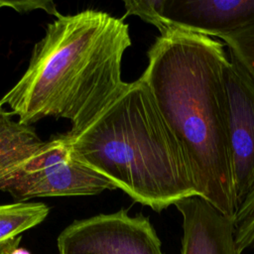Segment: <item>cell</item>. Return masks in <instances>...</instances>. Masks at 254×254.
<instances>
[{"label":"cell","mask_w":254,"mask_h":254,"mask_svg":"<svg viewBox=\"0 0 254 254\" xmlns=\"http://www.w3.org/2000/svg\"><path fill=\"white\" fill-rule=\"evenodd\" d=\"M65 135L81 162L155 211L199 195L188 157L141 77L84 130Z\"/></svg>","instance_id":"obj_3"},{"label":"cell","mask_w":254,"mask_h":254,"mask_svg":"<svg viewBox=\"0 0 254 254\" xmlns=\"http://www.w3.org/2000/svg\"><path fill=\"white\" fill-rule=\"evenodd\" d=\"M21 236L0 242V254H30L29 251L20 247Z\"/></svg>","instance_id":"obj_13"},{"label":"cell","mask_w":254,"mask_h":254,"mask_svg":"<svg viewBox=\"0 0 254 254\" xmlns=\"http://www.w3.org/2000/svg\"><path fill=\"white\" fill-rule=\"evenodd\" d=\"M60 254H164L148 217L121 209L75 220L58 237Z\"/></svg>","instance_id":"obj_6"},{"label":"cell","mask_w":254,"mask_h":254,"mask_svg":"<svg viewBox=\"0 0 254 254\" xmlns=\"http://www.w3.org/2000/svg\"><path fill=\"white\" fill-rule=\"evenodd\" d=\"M130 45L123 19L96 10L61 14L48 25L26 72L0 105H9L27 126L47 116L68 119L66 134L75 135L127 86L121 62Z\"/></svg>","instance_id":"obj_2"},{"label":"cell","mask_w":254,"mask_h":254,"mask_svg":"<svg viewBox=\"0 0 254 254\" xmlns=\"http://www.w3.org/2000/svg\"><path fill=\"white\" fill-rule=\"evenodd\" d=\"M227 53L224 84L237 210L254 190V79L234 55Z\"/></svg>","instance_id":"obj_7"},{"label":"cell","mask_w":254,"mask_h":254,"mask_svg":"<svg viewBox=\"0 0 254 254\" xmlns=\"http://www.w3.org/2000/svg\"><path fill=\"white\" fill-rule=\"evenodd\" d=\"M10 114H11L10 112H7V111L3 108V106L0 105V124H1L2 121H3L7 116H9Z\"/></svg>","instance_id":"obj_14"},{"label":"cell","mask_w":254,"mask_h":254,"mask_svg":"<svg viewBox=\"0 0 254 254\" xmlns=\"http://www.w3.org/2000/svg\"><path fill=\"white\" fill-rule=\"evenodd\" d=\"M42 202H15L0 205V242L21 236V233L40 224L49 214Z\"/></svg>","instance_id":"obj_9"},{"label":"cell","mask_w":254,"mask_h":254,"mask_svg":"<svg viewBox=\"0 0 254 254\" xmlns=\"http://www.w3.org/2000/svg\"><path fill=\"white\" fill-rule=\"evenodd\" d=\"M234 222L235 240L240 252L254 247V190L236 210Z\"/></svg>","instance_id":"obj_11"},{"label":"cell","mask_w":254,"mask_h":254,"mask_svg":"<svg viewBox=\"0 0 254 254\" xmlns=\"http://www.w3.org/2000/svg\"><path fill=\"white\" fill-rule=\"evenodd\" d=\"M225 44L183 29L161 33L141 78L190 162L199 195L234 218Z\"/></svg>","instance_id":"obj_1"},{"label":"cell","mask_w":254,"mask_h":254,"mask_svg":"<svg viewBox=\"0 0 254 254\" xmlns=\"http://www.w3.org/2000/svg\"><path fill=\"white\" fill-rule=\"evenodd\" d=\"M227 50L244 65L254 79V23L235 32L221 35Z\"/></svg>","instance_id":"obj_10"},{"label":"cell","mask_w":254,"mask_h":254,"mask_svg":"<svg viewBox=\"0 0 254 254\" xmlns=\"http://www.w3.org/2000/svg\"><path fill=\"white\" fill-rule=\"evenodd\" d=\"M124 5L126 15L139 16L161 33L177 28L218 38L254 23V0H147Z\"/></svg>","instance_id":"obj_5"},{"label":"cell","mask_w":254,"mask_h":254,"mask_svg":"<svg viewBox=\"0 0 254 254\" xmlns=\"http://www.w3.org/2000/svg\"><path fill=\"white\" fill-rule=\"evenodd\" d=\"M115 185L75 155L65 134L47 141L11 119L0 124V190L19 202L46 196L91 195Z\"/></svg>","instance_id":"obj_4"},{"label":"cell","mask_w":254,"mask_h":254,"mask_svg":"<svg viewBox=\"0 0 254 254\" xmlns=\"http://www.w3.org/2000/svg\"><path fill=\"white\" fill-rule=\"evenodd\" d=\"M3 6L11 7L18 12H30L37 9L45 10L47 13L59 18L61 14L57 11L53 1L48 0H28V1H0V8Z\"/></svg>","instance_id":"obj_12"},{"label":"cell","mask_w":254,"mask_h":254,"mask_svg":"<svg viewBox=\"0 0 254 254\" xmlns=\"http://www.w3.org/2000/svg\"><path fill=\"white\" fill-rule=\"evenodd\" d=\"M174 205L183 217L182 254H241L234 218L201 195L185 197Z\"/></svg>","instance_id":"obj_8"}]
</instances>
